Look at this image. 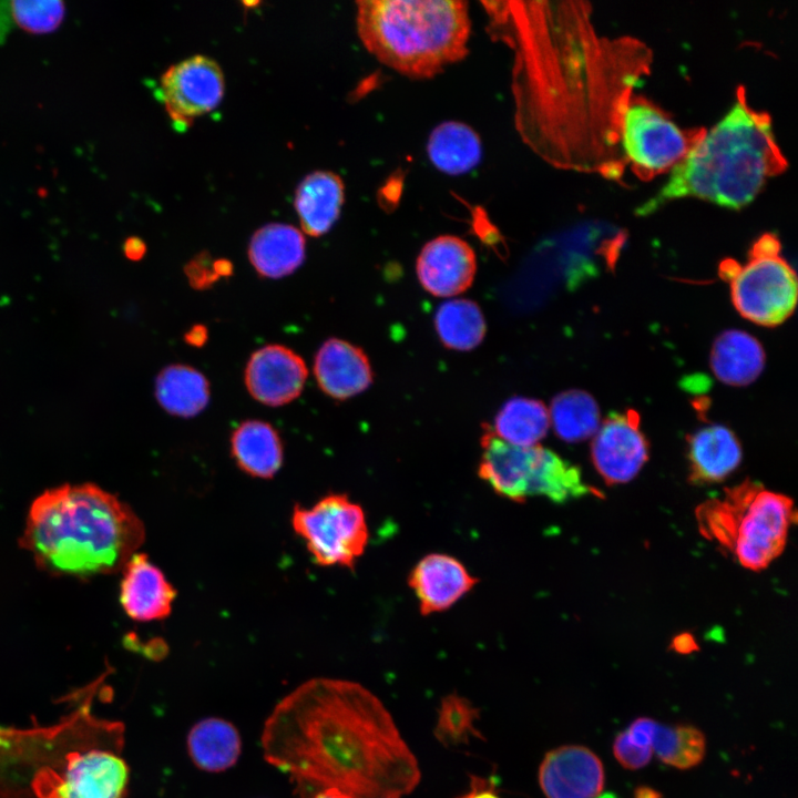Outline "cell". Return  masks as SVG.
I'll return each mask as SVG.
<instances>
[{
    "label": "cell",
    "mask_w": 798,
    "mask_h": 798,
    "mask_svg": "<svg viewBox=\"0 0 798 798\" xmlns=\"http://www.w3.org/2000/svg\"><path fill=\"white\" fill-rule=\"evenodd\" d=\"M765 365V354L751 335L730 329L722 332L710 350V367L724 383L745 386L754 381Z\"/></svg>",
    "instance_id": "obj_25"
},
{
    "label": "cell",
    "mask_w": 798,
    "mask_h": 798,
    "mask_svg": "<svg viewBox=\"0 0 798 798\" xmlns=\"http://www.w3.org/2000/svg\"><path fill=\"white\" fill-rule=\"evenodd\" d=\"M550 424L556 436L574 443L594 436L600 428V410L594 398L583 390H566L556 395L549 411Z\"/></svg>",
    "instance_id": "obj_30"
},
{
    "label": "cell",
    "mask_w": 798,
    "mask_h": 798,
    "mask_svg": "<svg viewBox=\"0 0 798 798\" xmlns=\"http://www.w3.org/2000/svg\"><path fill=\"white\" fill-rule=\"evenodd\" d=\"M676 749L667 765L677 769H689L697 766L706 754V738L696 727L678 725L675 727Z\"/></svg>",
    "instance_id": "obj_33"
},
{
    "label": "cell",
    "mask_w": 798,
    "mask_h": 798,
    "mask_svg": "<svg viewBox=\"0 0 798 798\" xmlns=\"http://www.w3.org/2000/svg\"><path fill=\"white\" fill-rule=\"evenodd\" d=\"M345 202V184L330 171H315L298 185L294 205L303 231L318 237L339 218Z\"/></svg>",
    "instance_id": "obj_21"
},
{
    "label": "cell",
    "mask_w": 798,
    "mask_h": 798,
    "mask_svg": "<svg viewBox=\"0 0 798 798\" xmlns=\"http://www.w3.org/2000/svg\"><path fill=\"white\" fill-rule=\"evenodd\" d=\"M549 427V410L542 401L513 397L501 407L491 430L507 443L532 447L545 437Z\"/></svg>",
    "instance_id": "obj_28"
},
{
    "label": "cell",
    "mask_w": 798,
    "mask_h": 798,
    "mask_svg": "<svg viewBox=\"0 0 798 798\" xmlns=\"http://www.w3.org/2000/svg\"><path fill=\"white\" fill-rule=\"evenodd\" d=\"M700 533L744 567H767L785 549L796 510L790 498L744 481L696 510Z\"/></svg>",
    "instance_id": "obj_5"
},
{
    "label": "cell",
    "mask_w": 798,
    "mask_h": 798,
    "mask_svg": "<svg viewBox=\"0 0 798 798\" xmlns=\"http://www.w3.org/2000/svg\"><path fill=\"white\" fill-rule=\"evenodd\" d=\"M184 270L190 285L195 289H207L219 279L214 272L213 259L206 252L191 259Z\"/></svg>",
    "instance_id": "obj_35"
},
{
    "label": "cell",
    "mask_w": 798,
    "mask_h": 798,
    "mask_svg": "<svg viewBox=\"0 0 798 798\" xmlns=\"http://www.w3.org/2000/svg\"><path fill=\"white\" fill-rule=\"evenodd\" d=\"M657 722L648 717L636 718L626 730L628 739L641 747L652 748V738Z\"/></svg>",
    "instance_id": "obj_37"
},
{
    "label": "cell",
    "mask_w": 798,
    "mask_h": 798,
    "mask_svg": "<svg viewBox=\"0 0 798 798\" xmlns=\"http://www.w3.org/2000/svg\"><path fill=\"white\" fill-rule=\"evenodd\" d=\"M634 798H663V795L649 786H638L634 790Z\"/></svg>",
    "instance_id": "obj_42"
},
{
    "label": "cell",
    "mask_w": 798,
    "mask_h": 798,
    "mask_svg": "<svg viewBox=\"0 0 798 798\" xmlns=\"http://www.w3.org/2000/svg\"><path fill=\"white\" fill-rule=\"evenodd\" d=\"M595 798H616V796L614 794L608 792V794H604L602 796L598 795Z\"/></svg>",
    "instance_id": "obj_45"
},
{
    "label": "cell",
    "mask_w": 798,
    "mask_h": 798,
    "mask_svg": "<svg viewBox=\"0 0 798 798\" xmlns=\"http://www.w3.org/2000/svg\"><path fill=\"white\" fill-rule=\"evenodd\" d=\"M785 167L769 115L751 108L745 94L739 93L717 123L692 137L685 156L637 214L647 215L672 201L688 197L739 209Z\"/></svg>",
    "instance_id": "obj_3"
},
{
    "label": "cell",
    "mask_w": 798,
    "mask_h": 798,
    "mask_svg": "<svg viewBox=\"0 0 798 798\" xmlns=\"http://www.w3.org/2000/svg\"><path fill=\"white\" fill-rule=\"evenodd\" d=\"M719 275L729 282L736 310L757 325L777 326L796 307V274L780 255L774 234H764L753 244L745 264L725 259Z\"/></svg>",
    "instance_id": "obj_8"
},
{
    "label": "cell",
    "mask_w": 798,
    "mask_h": 798,
    "mask_svg": "<svg viewBox=\"0 0 798 798\" xmlns=\"http://www.w3.org/2000/svg\"><path fill=\"white\" fill-rule=\"evenodd\" d=\"M478 717V708L470 700L450 694L441 700L434 735L446 746L468 744L472 737L481 736L474 724Z\"/></svg>",
    "instance_id": "obj_31"
},
{
    "label": "cell",
    "mask_w": 798,
    "mask_h": 798,
    "mask_svg": "<svg viewBox=\"0 0 798 798\" xmlns=\"http://www.w3.org/2000/svg\"><path fill=\"white\" fill-rule=\"evenodd\" d=\"M689 479L693 483H715L726 479L741 461V447L732 430L710 424L688 439Z\"/></svg>",
    "instance_id": "obj_20"
},
{
    "label": "cell",
    "mask_w": 798,
    "mask_h": 798,
    "mask_svg": "<svg viewBox=\"0 0 798 798\" xmlns=\"http://www.w3.org/2000/svg\"><path fill=\"white\" fill-rule=\"evenodd\" d=\"M592 461L608 484L634 479L648 459V443L633 410L610 415L594 434Z\"/></svg>",
    "instance_id": "obj_13"
},
{
    "label": "cell",
    "mask_w": 798,
    "mask_h": 798,
    "mask_svg": "<svg viewBox=\"0 0 798 798\" xmlns=\"http://www.w3.org/2000/svg\"><path fill=\"white\" fill-rule=\"evenodd\" d=\"M618 127L626 158L644 176L671 170L685 156L692 142L665 113L642 99L621 105Z\"/></svg>",
    "instance_id": "obj_10"
},
{
    "label": "cell",
    "mask_w": 798,
    "mask_h": 798,
    "mask_svg": "<svg viewBox=\"0 0 798 798\" xmlns=\"http://www.w3.org/2000/svg\"><path fill=\"white\" fill-rule=\"evenodd\" d=\"M677 736L675 727H669L657 723L652 738V750L661 761L667 764L675 753Z\"/></svg>",
    "instance_id": "obj_36"
},
{
    "label": "cell",
    "mask_w": 798,
    "mask_h": 798,
    "mask_svg": "<svg viewBox=\"0 0 798 798\" xmlns=\"http://www.w3.org/2000/svg\"><path fill=\"white\" fill-rule=\"evenodd\" d=\"M458 798H502L494 779L471 776L469 790Z\"/></svg>",
    "instance_id": "obj_38"
},
{
    "label": "cell",
    "mask_w": 798,
    "mask_h": 798,
    "mask_svg": "<svg viewBox=\"0 0 798 798\" xmlns=\"http://www.w3.org/2000/svg\"><path fill=\"white\" fill-rule=\"evenodd\" d=\"M427 155L440 172L459 176L479 165L482 158V142L477 131L460 121H444L429 134Z\"/></svg>",
    "instance_id": "obj_24"
},
{
    "label": "cell",
    "mask_w": 798,
    "mask_h": 798,
    "mask_svg": "<svg viewBox=\"0 0 798 798\" xmlns=\"http://www.w3.org/2000/svg\"><path fill=\"white\" fill-rule=\"evenodd\" d=\"M307 375L305 361L294 350L282 345H267L250 356L244 379L254 399L279 407L301 393Z\"/></svg>",
    "instance_id": "obj_14"
},
{
    "label": "cell",
    "mask_w": 798,
    "mask_h": 798,
    "mask_svg": "<svg viewBox=\"0 0 798 798\" xmlns=\"http://www.w3.org/2000/svg\"><path fill=\"white\" fill-rule=\"evenodd\" d=\"M262 746L265 759L303 789L402 798L420 780L387 708L345 679L313 678L284 697L265 723Z\"/></svg>",
    "instance_id": "obj_1"
},
{
    "label": "cell",
    "mask_w": 798,
    "mask_h": 798,
    "mask_svg": "<svg viewBox=\"0 0 798 798\" xmlns=\"http://www.w3.org/2000/svg\"><path fill=\"white\" fill-rule=\"evenodd\" d=\"M613 753L617 761L626 769L636 770L646 766L652 758V748L633 744L626 732L617 734L613 743Z\"/></svg>",
    "instance_id": "obj_34"
},
{
    "label": "cell",
    "mask_w": 798,
    "mask_h": 798,
    "mask_svg": "<svg viewBox=\"0 0 798 798\" xmlns=\"http://www.w3.org/2000/svg\"><path fill=\"white\" fill-rule=\"evenodd\" d=\"M416 272L419 283L436 297H452L467 290L477 272L473 248L454 235H440L420 250Z\"/></svg>",
    "instance_id": "obj_15"
},
{
    "label": "cell",
    "mask_w": 798,
    "mask_h": 798,
    "mask_svg": "<svg viewBox=\"0 0 798 798\" xmlns=\"http://www.w3.org/2000/svg\"><path fill=\"white\" fill-rule=\"evenodd\" d=\"M208 338L207 328L204 325H194L184 335V340L187 345L193 347H202L205 345Z\"/></svg>",
    "instance_id": "obj_40"
},
{
    "label": "cell",
    "mask_w": 798,
    "mask_h": 798,
    "mask_svg": "<svg viewBox=\"0 0 798 798\" xmlns=\"http://www.w3.org/2000/svg\"><path fill=\"white\" fill-rule=\"evenodd\" d=\"M291 524L321 566L354 570L369 540L362 508L346 494L330 493L310 509L295 505Z\"/></svg>",
    "instance_id": "obj_9"
},
{
    "label": "cell",
    "mask_w": 798,
    "mask_h": 798,
    "mask_svg": "<svg viewBox=\"0 0 798 798\" xmlns=\"http://www.w3.org/2000/svg\"><path fill=\"white\" fill-rule=\"evenodd\" d=\"M123 249L129 259L139 260L145 255L146 245L140 237L132 236L125 239Z\"/></svg>",
    "instance_id": "obj_39"
},
{
    "label": "cell",
    "mask_w": 798,
    "mask_h": 798,
    "mask_svg": "<svg viewBox=\"0 0 798 798\" xmlns=\"http://www.w3.org/2000/svg\"><path fill=\"white\" fill-rule=\"evenodd\" d=\"M305 250V237L299 229L289 224L270 223L252 236L248 257L260 276L280 278L303 264Z\"/></svg>",
    "instance_id": "obj_22"
},
{
    "label": "cell",
    "mask_w": 798,
    "mask_h": 798,
    "mask_svg": "<svg viewBox=\"0 0 798 798\" xmlns=\"http://www.w3.org/2000/svg\"><path fill=\"white\" fill-rule=\"evenodd\" d=\"M155 397L170 415L190 418L207 406L209 383L201 371L191 366L170 365L155 380Z\"/></svg>",
    "instance_id": "obj_27"
},
{
    "label": "cell",
    "mask_w": 798,
    "mask_h": 798,
    "mask_svg": "<svg viewBox=\"0 0 798 798\" xmlns=\"http://www.w3.org/2000/svg\"><path fill=\"white\" fill-rule=\"evenodd\" d=\"M120 603L134 621L150 622L167 617L176 590L144 553H135L124 565Z\"/></svg>",
    "instance_id": "obj_18"
},
{
    "label": "cell",
    "mask_w": 798,
    "mask_h": 798,
    "mask_svg": "<svg viewBox=\"0 0 798 798\" xmlns=\"http://www.w3.org/2000/svg\"><path fill=\"white\" fill-rule=\"evenodd\" d=\"M674 647L679 653H689L694 649L695 645L689 638H684L677 640Z\"/></svg>",
    "instance_id": "obj_44"
},
{
    "label": "cell",
    "mask_w": 798,
    "mask_h": 798,
    "mask_svg": "<svg viewBox=\"0 0 798 798\" xmlns=\"http://www.w3.org/2000/svg\"><path fill=\"white\" fill-rule=\"evenodd\" d=\"M604 767L589 748L565 745L550 750L539 769L546 798H595L604 787Z\"/></svg>",
    "instance_id": "obj_16"
},
{
    "label": "cell",
    "mask_w": 798,
    "mask_h": 798,
    "mask_svg": "<svg viewBox=\"0 0 798 798\" xmlns=\"http://www.w3.org/2000/svg\"><path fill=\"white\" fill-rule=\"evenodd\" d=\"M242 743L237 729L221 718H206L193 726L187 749L194 764L205 771H224L238 759Z\"/></svg>",
    "instance_id": "obj_26"
},
{
    "label": "cell",
    "mask_w": 798,
    "mask_h": 798,
    "mask_svg": "<svg viewBox=\"0 0 798 798\" xmlns=\"http://www.w3.org/2000/svg\"><path fill=\"white\" fill-rule=\"evenodd\" d=\"M479 582L456 557L431 553L411 570L408 584L419 602L420 613L430 615L450 608Z\"/></svg>",
    "instance_id": "obj_17"
},
{
    "label": "cell",
    "mask_w": 798,
    "mask_h": 798,
    "mask_svg": "<svg viewBox=\"0 0 798 798\" xmlns=\"http://www.w3.org/2000/svg\"><path fill=\"white\" fill-rule=\"evenodd\" d=\"M213 268L215 274L221 277H228L233 274V265L226 258H218L213 260Z\"/></svg>",
    "instance_id": "obj_41"
},
{
    "label": "cell",
    "mask_w": 798,
    "mask_h": 798,
    "mask_svg": "<svg viewBox=\"0 0 798 798\" xmlns=\"http://www.w3.org/2000/svg\"><path fill=\"white\" fill-rule=\"evenodd\" d=\"M9 13L21 30L43 35L60 28L66 8L64 2L59 0H16L9 3Z\"/></svg>",
    "instance_id": "obj_32"
},
{
    "label": "cell",
    "mask_w": 798,
    "mask_h": 798,
    "mask_svg": "<svg viewBox=\"0 0 798 798\" xmlns=\"http://www.w3.org/2000/svg\"><path fill=\"white\" fill-rule=\"evenodd\" d=\"M478 474L500 497L513 502L544 497L564 503L593 493L580 470L540 444L519 447L499 439L488 424L481 437Z\"/></svg>",
    "instance_id": "obj_7"
},
{
    "label": "cell",
    "mask_w": 798,
    "mask_h": 798,
    "mask_svg": "<svg viewBox=\"0 0 798 798\" xmlns=\"http://www.w3.org/2000/svg\"><path fill=\"white\" fill-rule=\"evenodd\" d=\"M434 327L443 346L459 351L479 346L487 332L481 308L466 298L442 303L434 315Z\"/></svg>",
    "instance_id": "obj_29"
},
{
    "label": "cell",
    "mask_w": 798,
    "mask_h": 798,
    "mask_svg": "<svg viewBox=\"0 0 798 798\" xmlns=\"http://www.w3.org/2000/svg\"><path fill=\"white\" fill-rule=\"evenodd\" d=\"M144 539V524L130 505L82 483L35 498L19 542L44 572L89 579L121 571Z\"/></svg>",
    "instance_id": "obj_2"
},
{
    "label": "cell",
    "mask_w": 798,
    "mask_h": 798,
    "mask_svg": "<svg viewBox=\"0 0 798 798\" xmlns=\"http://www.w3.org/2000/svg\"><path fill=\"white\" fill-rule=\"evenodd\" d=\"M311 798H351V797L341 790L328 788V789H323V790L315 792V795Z\"/></svg>",
    "instance_id": "obj_43"
},
{
    "label": "cell",
    "mask_w": 798,
    "mask_h": 798,
    "mask_svg": "<svg viewBox=\"0 0 798 798\" xmlns=\"http://www.w3.org/2000/svg\"><path fill=\"white\" fill-rule=\"evenodd\" d=\"M314 375L321 391L336 400H346L365 391L374 380L365 351L339 338L327 339L318 349Z\"/></svg>",
    "instance_id": "obj_19"
},
{
    "label": "cell",
    "mask_w": 798,
    "mask_h": 798,
    "mask_svg": "<svg viewBox=\"0 0 798 798\" xmlns=\"http://www.w3.org/2000/svg\"><path fill=\"white\" fill-rule=\"evenodd\" d=\"M356 6L364 47L405 76L431 79L469 53L467 1L361 0Z\"/></svg>",
    "instance_id": "obj_4"
},
{
    "label": "cell",
    "mask_w": 798,
    "mask_h": 798,
    "mask_svg": "<svg viewBox=\"0 0 798 798\" xmlns=\"http://www.w3.org/2000/svg\"><path fill=\"white\" fill-rule=\"evenodd\" d=\"M219 65L205 55H193L171 65L160 80V99L177 129L214 110L224 95Z\"/></svg>",
    "instance_id": "obj_11"
},
{
    "label": "cell",
    "mask_w": 798,
    "mask_h": 798,
    "mask_svg": "<svg viewBox=\"0 0 798 798\" xmlns=\"http://www.w3.org/2000/svg\"><path fill=\"white\" fill-rule=\"evenodd\" d=\"M232 456L253 478L272 479L283 464V442L277 430L262 420H245L233 431Z\"/></svg>",
    "instance_id": "obj_23"
},
{
    "label": "cell",
    "mask_w": 798,
    "mask_h": 798,
    "mask_svg": "<svg viewBox=\"0 0 798 798\" xmlns=\"http://www.w3.org/2000/svg\"><path fill=\"white\" fill-rule=\"evenodd\" d=\"M92 739L76 707L52 726L0 727V798H49L69 755Z\"/></svg>",
    "instance_id": "obj_6"
},
{
    "label": "cell",
    "mask_w": 798,
    "mask_h": 798,
    "mask_svg": "<svg viewBox=\"0 0 798 798\" xmlns=\"http://www.w3.org/2000/svg\"><path fill=\"white\" fill-rule=\"evenodd\" d=\"M122 747L94 744L74 750L52 798H124L129 767Z\"/></svg>",
    "instance_id": "obj_12"
}]
</instances>
